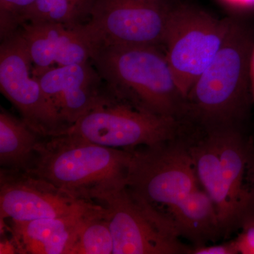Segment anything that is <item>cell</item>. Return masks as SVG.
<instances>
[{
  "instance_id": "obj_1",
  "label": "cell",
  "mask_w": 254,
  "mask_h": 254,
  "mask_svg": "<svg viewBox=\"0 0 254 254\" xmlns=\"http://www.w3.org/2000/svg\"><path fill=\"white\" fill-rule=\"evenodd\" d=\"M254 46L252 25L232 18L218 54L187 95V122L198 124L205 131L240 128L253 104L250 63Z\"/></svg>"
},
{
  "instance_id": "obj_2",
  "label": "cell",
  "mask_w": 254,
  "mask_h": 254,
  "mask_svg": "<svg viewBox=\"0 0 254 254\" xmlns=\"http://www.w3.org/2000/svg\"><path fill=\"white\" fill-rule=\"evenodd\" d=\"M132 150L110 148L68 134L43 138L28 173L76 199L99 203L127 187Z\"/></svg>"
},
{
  "instance_id": "obj_3",
  "label": "cell",
  "mask_w": 254,
  "mask_h": 254,
  "mask_svg": "<svg viewBox=\"0 0 254 254\" xmlns=\"http://www.w3.org/2000/svg\"><path fill=\"white\" fill-rule=\"evenodd\" d=\"M91 63L115 99L145 113L186 123V97L177 84L164 48L98 46Z\"/></svg>"
},
{
  "instance_id": "obj_4",
  "label": "cell",
  "mask_w": 254,
  "mask_h": 254,
  "mask_svg": "<svg viewBox=\"0 0 254 254\" xmlns=\"http://www.w3.org/2000/svg\"><path fill=\"white\" fill-rule=\"evenodd\" d=\"M185 124L137 110L108 92L64 133L103 146L132 150L175 141Z\"/></svg>"
},
{
  "instance_id": "obj_5",
  "label": "cell",
  "mask_w": 254,
  "mask_h": 254,
  "mask_svg": "<svg viewBox=\"0 0 254 254\" xmlns=\"http://www.w3.org/2000/svg\"><path fill=\"white\" fill-rule=\"evenodd\" d=\"M232 21V18L220 19L195 6L174 4L163 48L185 97L218 54Z\"/></svg>"
},
{
  "instance_id": "obj_6",
  "label": "cell",
  "mask_w": 254,
  "mask_h": 254,
  "mask_svg": "<svg viewBox=\"0 0 254 254\" xmlns=\"http://www.w3.org/2000/svg\"><path fill=\"white\" fill-rule=\"evenodd\" d=\"M98 204L105 208L113 254H190L168 215L132 194L127 187Z\"/></svg>"
},
{
  "instance_id": "obj_7",
  "label": "cell",
  "mask_w": 254,
  "mask_h": 254,
  "mask_svg": "<svg viewBox=\"0 0 254 254\" xmlns=\"http://www.w3.org/2000/svg\"><path fill=\"white\" fill-rule=\"evenodd\" d=\"M127 188L148 205H175L199 188L189 145L175 141L132 149Z\"/></svg>"
},
{
  "instance_id": "obj_8",
  "label": "cell",
  "mask_w": 254,
  "mask_h": 254,
  "mask_svg": "<svg viewBox=\"0 0 254 254\" xmlns=\"http://www.w3.org/2000/svg\"><path fill=\"white\" fill-rule=\"evenodd\" d=\"M173 0H97L84 24L95 48L151 46L163 48Z\"/></svg>"
},
{
  "instance_id": "obj_9",
  "label": "cell",
  "mask_w": 254,
  "mask_h": 254,
  "mask_svg": "<svg viewBox=\"0 0 254 254\" xmlns=\"http://www.w3.org/2000/svg\"><path fill=\"white\" fill-rule=\"evenodd\" d=\"M0 90L21 120L42 138L67 130L33 74V63L19 28L1 41Z\"/></svg>"
},
{
  "instance_id": "obj_10",
  "label": "cell",
  "mask_w": 254,
  "mask_h": 254,
  "mask_svg": "<svg viewBox=\"0 0 254 254\" xmlns=\"http://www.w3.org/2000/svg\"><path fill=\"white\" fill-rule=\"evenodd\" d=\"M98 205L76 199L36 175L0 168L1 221L58 218Z\"/></svg>"
},
{
  "instance_id": "obj_11",
  "label": "cell",
  "mask_w": 254,
  "mask_h": 254,
  "mask_svg": "<svg viewBox=\"0 0 254 254\" xmlns=\"http://www.w3.org/2000/svg\"><path fill=\"white\" fill-rule=\"evenodd\" d=\"M33 75L67 129L108 93L91 62L55 66Z\"/></svg>"
},
{
  "instance_id": "obj_12",
  "label": "cell",
  "mask_w": 254,
  "mask_h": 254,
  "mask_svg": "<svg viewBox=\"0 0 254 254\" xmlns=\"http://www.w3.org/2000/svg\"><path fill=\"white\" fill-rule=\"evenodd\" d=\"M101 207L58 218L8 220L9 225H1L9 232L18 254H70L83 220Z\"/></svg>"
},
{
  "instance_id": "obj_13",
  "label": "cell",
  "mask_w": 254,
  "mask_h": 254,
  "mask_svg": "<svg viewBox=\"0 0 254 254\" xmlns=\"http://www.w3.org/2000/svg\"><path fill=\"white\" fill-rule=\"evenodd\" d=\"M189 149L198 182L215 203L223 235H227L240 226L245 214L235 203L225 181L213 135L206 131L203 138L189 145Z\"/></svg>"
},
{
  "instance_id": "obj_14",
  "label": "cell",
  "mask_w": 254,
  "mask_h": 254,
  "mask_svg": "<svg viewBox=\"0 0 254 254\" xmlns=\"http://www.w3.org/2000/svg\"><path fill=\"white\" fill-rule=\"evenodd\" d=\"M168 211L179 236L190 241L194 247L223 235L216 206L204 190H193L169 207Z\"/></svg>"
},
{
  "instance_id": "obj_15",
  "label": "cell",
  "mask_w": 254,
  "mask_h": 254,
  "mask_svg": "<svg viewBox=\"0 0 254 254\" xmlns=\"http://www.w3.org/2000/svg\"><path fill=\"white\" fill-rule=\"evenodd\" d=\"M208 131L212 133L215 138L222 173L229 190L245 215L251 210L245 186L250 148L237 127Z\"/></svg>"
},
{
  "instance_id": "obj_16",
  "label": "cell",
  "mask_w": 254,
  "mask_h": 254,
  "mask_svg": "<svg viewBox=\"0 0 254 254\" xmlns=\"http://www.w3.org/2000/svg\"><path fill=\"white\" fill-rule=\"evenodd\" d=\"M42 137L1 107L0 168L28 173L34 167Z\"/></svg>"
},
{
  "instance_id": "obj_17",
  "label": "cell",
  "mask_w": 254,
  "mask_h": 254,
  "mask_svg": "<svg viewBox=\"0 0 254 254\" xmlns=\"http://www.w3.org/2000/svg\"><path fill=\"white\" fill-rule=\"evenodd\" d=\"M97 0H38L18 18L23 23H58L75 28L89 21Z\"/></svg>"
},
{
  "instance_id": "obj_18",
  "label": "cell",
  "mask_w": 254,
  "mask_h": 254,
  "mask_svg": "<svg viewBox=\"0 0 254 254\" xmlns=\"http://www.w3.org/2000/svg\"><path fill=\"white\" fill-rule=\"evenodd\" d=\"M66 26L58 23H23L19 28L33 63V74L55 66Z\"/></svg>"
},
{
  "instance_id": "obj_19",
  "label": "cell",
  "mask_w": 254,
  "mask_h": 254,
  "mask_svg": "<svg viewBox=\"0 0 254 254\" xmlns=\"http://www.w3.org/2000/svg\"><path fill=\"white\" fill-rule=\"evenodd\" d=\"M114 242L103 206L87 215L70 254H113Z\"/></svg>"
},
{
  "instance_id": "obj_20",
  "label": "cell",
  "mask_w": 254,
  "mask_h": 254,
  "mask_svg": "<svg viewBox=\"0 0 254 254\" xmlns=\"http://www.w3.org/2000/svg\"><path fill=\"white\" fill-rule=\"evenodd\" d=\"M37 1L38 0H0L1 41L17 31L19 28L18 16Z\"/></svg>"
},
{
  "instance_id": "obj_21",
  "label": "cell",
  "mask_w": 254,
  "mask_h": 254,
  "mask_svg": "<svg viewBox=\"0 0 254 254\" xmlns=\"http://www.w3.org/2000/svg\"><path fill=\"white\" fill-rule=\"evenodd\" d=\"M242 232L233 240L237 253L254 254V213L250 210L240 222Z\"/></svg>"
},
{
  "instance_id": "obj_22",
  "label": "cell",
  "mask_w": 254,
  "mask_h": 254,
  "mask_svg": "<svg viewBox=\"0 0 254 254\" xmlns=\"http://www.w3.org/2000/svg\"><path fill=\"white\" fill-rule=\"evenodd\" d=\"M190 254H238L233 240L219 245L193 247Z\"/></svg>"
},
{
  "instance_id": "obj_23",
  "label": "cell",
  "mask_w": 254,
  "mask_h": 254,
  "mask_svg": "<svg viewBox=\"0 0 254 254\" xmlns=\"http://www.w3.org/2000/svg\"><path fill=\"white\" fill-rule=\"evenodd\" d=\"M246 190L250 199L251 210L254 209V150H250L245 180Z\"/></svg>"
},
{
  "instance_id": "obj_24",
  "label": "cell",
  "mask_w": 254,
  "mask_h": 254,
  "mask_svg": "<svg viewBox=\"0 0 254 254\" xmlns=\"http://www.w3.org/2000/svg\"><path fill=\"white\" fill-rule=\"evenodd\" d=\"M250 76L251 86H252V100H253V105L254 106V46L253 51H252V58H251Z\"/></svg>"
}]
</instances>
